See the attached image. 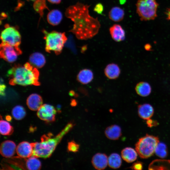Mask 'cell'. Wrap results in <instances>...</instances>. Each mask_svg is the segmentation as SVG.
<instances>
[{"label":"cell","mask_w":170,"mask_h":170,"mask_svg":"<svg viewBox=\"0 0 170 170\" xmlns=\"http://www.w3.org/2000/svg\"><path fill=\"white\" fill-rule=\"evenodd\" d=\"M90 5L79 2L69 7L65 12V16L73 22L69 31L79 40L90 39L98 33L100 24L97 18H94L89 14Z\"/></svg>","instance_id":"1"},{"label":"cell","mask_w":170,"mask_h":170,"mask_svg":"<svg viewBox=\"0 0 170 170\" xmlns=\"http://www.w3.org/2000/svg\"><path fill=\"white\" fill-rule=\"evenodd\" d=\"M9 83L12 85L38 86L39 72L37 68L27 62L23 65H15L8 71Z\"/></svg>","instance_id":"2"},{"label":"cell","mask_w":170,"mask_h":170,"mask_svg":"<svg viewBox=\"0 0 170 170\" xmlns=\"http://www.w3.org/2000/svg\"><path fill=\"white\" fill-rule=\"evenodd\" d=\"M74 125L73 122H70L55 136L49 133L42 136L41 142L32 143L33 146L32 156L43 158L50 157L63 137L72 128Z\"/></svg>","instance_id":"3"},{"label":"cell","mask_w":170,"mask_h":170,"mask_svg":"<svg viewBox=\"0 0 170 170\" xmlns=\"http://www.w3.org/2000/svg\"><path fill=\"white\" fill-rule=\"evenodd\" d=\"M45 41V50L48 52H54L59 54L61 52L67 38L65 32L56 31L48 32L43 30Z\"/></svg>","instance_id":"4"},{"label":"cell","mask_w":170,"mask_h":170,"mask_svg":"<svg viewBox=\"0 0 170 170\" xmlns=\"http://www.w3.org/2000/svg\"><path fill=\"white\" fill-rule=\"evenodd\" d=\"M159 142L158 137L147 134L139 139L135 145V150L141 158L146 159L155 153Z\"/></svg>","instance_id":"5"},{"label":"cell","mask_w":170,"mask_h":170,"mask_svg":"<svg viewBox=\"0 0 170 170\" xmlns=\"http://www.w3.org/2000/svg\"><path fill=\"white\" fill-rule=\"evenodd\" d=\"M158 5L156 0H138L136 12L142 21L154 20L157 16Z\"/></svg>","instance_id":"6"},{"label":"cell","mask_w":170,"mask_h":170,"mask_svg":"<svg viewBox=\"0 0 170 170\" xmlns=\"http://www.w3.org/2000/svg\"><path fill=\"white\" fill-rule=\"evenodd\" d=\"M4 27L1 34L2 42L19 47L21 43V37L18 29L8 24H5Z\"/></svg>","instance_id":"7"},{"label":"cell","mask_w":170,"mask_h":170,"mask_svg":"<svg viewBox=\"0 0 170 170\" xmlns=\"http://www.w3.org/2000/svg\"><path fill=\"white\" fill-rule=\"evenodd\" d=\"M21 53L19 47H14L3 42L0 44V57L8 62H14Z\"/></svg>","instance_id":"8"},{"label":"cell","mask_w":170,"mask_h":170,"mask_svg":"<svg viewBox=\"0 0 170 170\" xmlns=\"http://www.w3.org/2000/svg\"><path fill=\"white\" fill-rule=\"evenodd\" d=\"M56 110L54 107L47 104L42 105L38 110L37 115L41 120L46 122H51L55 120Z\"/></svg>","instance_id":"9"},{"label":"cell","mask_w":170,"mask_h":170,"mask_svg":"<svg viewBox=\"0 0 170 170\" xmlns=\"http://www.w3.org/2000/svg\"><path fill=\"white\" fill-rule=\"evenodd\" d=\"M33 151L32 143H30L26 141H23L19 143L16 148L17 155L23 158H28L32 156Z\"/></svg>","instance_id":"10"},{"label":"cell","mask_w":170,"mask_h":170,"mask_svg":"<svg viewBox=\"0 0 170 170\" xmlns=\"http://www.w3.org/2000/svg\"><path fill=\"white\" fill-rule=\"evenodd\" d=\"M16 144L13 141L9 140L5 141L0 145L1 154L4 157H11L16 152Z\"/></svg>","instance_id":"11"},{"label":"cell","mask_w":170,"mask_h":170,"mask_svg":"<svg viewBox=\"0 0 170 170\" xmlns=\"http://www.w3.org/2000/svg\"><path fill=\"white\" fill-rule=\"evenodd\" d=\"M92 163L94 167L97 170L105 169L108 164V158L107 155L102 153H97L92 159Z\"/></svg>","instance_id":"12"},{"label":"cell","mask_w":170,"mask_h":170,"mask_svg":"<svg viewBox=\"0 0 170 170\" xmlns=\"http://www.w3.org/2000/svg\"><path fill=\"white\" fill-rule=\"evenodd\" d=\"M109 31L112 38L115 41L120 42L125 39V31L120 25H113L110 27Z\"/></svg>","instance_id":"13"},{"label":"cell","mask_w":170,"mask_h":170,"mask_svg":"<svg viewBox=\"0 0 170 170\" xmlns=\"http://www.w3.org/2000/svg\"><path fill=\"white\" fill-rule=\"evenodd\" d=\"M42 99L38 94H33L30 95L26 100V104L31 110H38L42 105Z\"/></svg>","instance_id":"14"},{"label":"cell","mask_w":170,"mask_h":170,"mask_svg":"<svg viewBox=\"0 0 170 170\" xmlns=\"http://www.w3.org/2000/svg\"><path fill=\"white\" fill-rule=\"evenodd\" d=\"M138 112L139 117L144 120H147L153 116L154 110L150 105L145 103L138 106Z\"/></svg>","instance_id":"15"},{"label":"cell","mask_w":170,"mask_h":170,"mask_svg":"<svg viewBox=\"0 0 170 170\" xmlns=\"http://www.w3.org/2000/svg\"><path fill=\"white\" fill-rule=\"evenodd\" d=\"M105 133L108 139L112 140L118 139L122 135L121 128L116 125H113L107 127L105 129Z\"/></svg>","instance_id":"16"},{"label":"cell","mask_w":170,"mask_h":170,"mask_svg":"<svg viewBox=\"0 0 170 170\" xmlns=\"http://www.w3.org/2000/svg\"><path fill=\"white\" fill-rule=\"evenodd\" d=\"M120 72V69L118 65L114 63L108 64L104 69L105 75L110 79L117 78L119 76Z\"/></svg>","instance_id":"17"},{"label":"cell","mask_w":170,"mask_h":170,"mask_svg":"<svg viewBox=\"0 0 170 170\" xmlns=\"http://www.w3.org/2000/svg\"><path fill=\"white\" fill-rule=\"evenodd\" d=\"M93 78L94 74L92 71L88 69H84L80 70L76 76L77 81L82 84L89 83Z\"/></svg>","instance_id":"18"},{"label":"cell","mask_w":170,"mask_h":170,"mask_svg":"<svg viewBox=\"0 0 170 170\" xmlns=\"http://www.w3.org/2000/svg\"><path fill=\"white\" fill-rule=\"evenodd\" d=\"M121 156L123 159L128 163L135 161L137 158L138 153L133 148L127 147L123 149L121 151Z\"/></svg>","instance_id":"19"},{"label":"cell","mask_w":170,"mask_h":170,"mask_svg":"<svg viewBox=\"0 0 170 170\" xmlns=\"http://www.w3.org/2000/svg\"><path fill=\"white\" fill-rule=\"evenodd\" d=\"M63 18L62 13L57 9H53L50 11L47 15V20L48 23L52 26L59 24Z\"/></svg>","instance_id":"20"},{"label":"cell","mask_w":170,"mask_h":170,"mask_svg":"<svg viewBox=\"0 0 170 170\" xmlns=\"http://www.w3.org/2000/svg\"><path fill=\"white\" fill-rule=\"evenodd\" d=\"M29 60L32 65L38 68L43 67L46 62L44 56L39 52H35L31 54Z\"/></svg>","instance_id":"21"},{"label":"cell","mask_w":170,"mask_h":170,"mask_svg":"<svg viewBox=\"0 0 170 170\" xmlns=\"http://www.w3.org/2000/svg\"><path fill=\"white\" fill-rule=\"evenodd\" d=\"M124 11L121 8L115 6L112 7L109 12V18L111 20L116 22L122 21L124 18Z\"/></svg>","instance_id":"22"},{"label":"cell","mask_w":170,"mask_h":170,"mask_svg":"<svg viewBox=\"0 0 170 170\" xmlns=\"http://www.w3.org/2000/svg\"><path fill=\"white\" fill-rule=\"evenodd\" d=\"M150 170L170 169V160L156 159L149 165Z\"/></svg>","instance_id":"23"},{"label":"cell","mask_w":170,"mask_h":170,"mask_svg":"<svg viewBox=\"0 0 170 170\" xmlns=\"http://www.w3.org/2000/svg\"><path fill=\"white\" fill-rule=\"evenodd\" d=\"M135 90L139 95L142 97H146L150 94L151 88L149 83L141 82L137 84Z\"/></svg>","instance_id":"24"},{"label":"cell","mask_w":170,"mask_h":170,"mask_svg":"<svg viewBox=\"0 0 170 170\" xmlns=\"http://www.w3.org/2000/svg\"><path fill=\"white\" fill-rule=\"evenodd\" d=\"M25 166L28 170H38L41 167V163L37 157L33 156L26 159Z\"/></svg>","instance_id":"25"},{"label":"cell","mask_w":170,"mask_h":170,"mask_svg":"<svg viewBox=\"0 0 170 170\" xmlns=\"http://www.w3.org/2000/svg\"><path fill=\"white\" fill-rule=\"evenodd\" d=\"M122 161L120 156L117 153H113L108 158L109 166L113 169L119 168L122 164Z\"/></svg>","instance_id":"26"},{"label":"cell","mask_w":170,"mask_h":170,"mask_svg":"<svg viewBox=\"0 0 170 170\" xmlns=\"http://www.w3.org/2000/svg\"><path fill=\"white\" fill-rule=\"evenodd\" d=\"M0 131L1 134L3 135H10L13 133L14 129L8 122L1 120L0 122Z\"/></svg>","instance_id":"27"},{"label":"cell","mask_w":170,"mask_h":170,"mask_svg":"<svg viewBox=\"0 0 170 170\" xmlns=\"http://www.w3.org/2000/svg\"><path fill=\"white\" fill-rule=\"evenodd\" d=\"M12 114L13 117L16 120L23 119L26 115V111L24 108L20 105L15 106L12 109Z\"/></svg>","instance_id":"28"},{"label":"cell","mask_w":170,"mask_h":170,"mask_svg":"<svg viewBox=\"0 0 170 170\" xmlns=\"http://www.w3.org/2000/svg\"><path fill=\"white\" fill-rule=\"evenodd\" d=\"M33 7L36 12L39 14L42 17L43 14V11L45 9L48 8L46 5L45 0H36L35 1Z\"/></svg>","instance_id":"29"},{"label":"cell","mask_w":170,"mask_h":170,"mask_svg":"<svg viewBox=\"0 0 170 170\" xmlns=\"http://www.w3.org/2000/svg\"><path fill=\"white\" fill-rule=\"evenodd\" d=\"M155 153L159 157L162 158L166 157L168 153L166 145L163 143L159 142L156 148Z\"/></svg>","instance_id":"30"},{"label":"cell","mask_w":170,"mask_h":170,"mask_svg":"<svg viewBox=\"0 0 170 170\" xmlns=\"http://www.w3.org/2000/svg\"><path fill=\"white\" fill-rule=\"evenodd\" d=\"M79 145L74 140L69 142L68 143L67 150L68 152H76L79 150Z\"/></svg>","instance_id":"31"},{"label":"cell","mask_w":170,"mask_h":170,"mask_svg":"<svg viewBox=\"0 0 170 170\" xmlns=\"http://www.w3.org/2000/svg\"><path fill=\"white\" fill-rule=\"evenodd\" d=\"M94 11L99 14H102L104 11V6L101 3L97 4L95 6Z\"/></svg>","instance_id":"32"},{"label":"cell","mask_w":170,"mask_h":170,"mask_svg":"<svg viewBox=\"0 0 170 170\" xmlns=\"http://www.w3.org/2000/svg\"><path fill=\"white\" fill-rule=\"evenodd\" d=\"M143 168L142 163L138 161L133 163L131 166V168L132 169L140 170Z\"/></svg>","instance_id":"33"},{"label":"cell","mask_w":170,"mask_h":170,"mask_svg":"<svg viewBox=\"0 0 170 170\" xmlns=\"http://www.w3.org/2000/svg\"><path fill=\"white\" fill-rule=\"evenodd\" d=\"M146 124L148 127H151L156 126L157 124V122L156 121L149 119L147 120Z\"/></svg>","instance_id":"34"},{"label":"cell","mask_w":170,"mask_h":170,"mask_svg":"<svg viewBox=\"0 0 170 170\" xmlns=\"http://www.w3.org/2000/svg\"><path fill=\"white\" fill-rule=\"evenodd\" d=\"M5 85L3 84L0 85V94L1 95H4V93L5 89Z\"/></svg>","instance_id":"35"},{"label":"cell","mask_w":170,"mask_h":170,"mask_svg":"<svg viewBox=\"0 0 170 170\" xmlns=\"http://www.w3.org/2000/svg\"><path fill=\"white\" fill-rule=\"evenodd\" d=\"M167 19L170 20V8L167 9L165 12Z\"/></svg>","instance_id":"36"},{"label":"cell","mask_w":170,"mask_h":170,"mask_svg":"<svg viewBox=\"0 0 170 170\" xmlns=\"http://www.w3.org/2000/svg\"><path fill=\"white\" fill-rule=\"evenodd\" d=\"M50 3L53 4H59L61 0H47Z\"/></svg>","instance_id":"37"},{"label":"cell","mask_w":170,"mask_h":170,"mask_svg":"<svg viewBox=\"0 0 170 170\" xmlns=\"http://www.w3.org/2000/svg\"><path fill=\"white\" fill-rule=\"evenodd\" d=\"M77 105V102L76 101V100L73 99V100L71 103V105L72 106H75Z\"/></svg>","instance_id":"38"},{"label":"cell","mask_w":170,"mask_h":170,"mask_svg":"<svg viewBox=\"0 0 170 170\" xmlns=\"http://www.w3.org/2000/svg\"><path fill=\"white\" fill-rule=\"evenodd\" d=\"M145 49H146V50H149V49H150V47L149 46V45L148 46H147V45L145 47Z\"/></svg>","instance_id":"39"},{"label":"cell","mask_w":170,"mask_h":170,"mask_svg":"<svg viewBox=\"0 0 170 170\" xmlns=\"http://www.w3.org/2000/svg\"><path fill=\"white\" fill-rule=\"evenodd\" d=\"M6 119L7 120L10 121L11 120V117L9 116H7L6 117Z\"/></svg>","instance_id":"40"},{"label":"cell","mask_w":170,"mask_h":170,"mask_svg":"<svg viewBox=\"0 0 170 170\" xmlns=\"http://www.w3.org/2000/svg\"><path fill=\"white\" fill-rule=\"evenodd\" d=\"M27 1H36V0H26Z\"/></svg>","instance_id":"41"}]
</instances>
